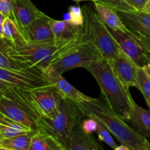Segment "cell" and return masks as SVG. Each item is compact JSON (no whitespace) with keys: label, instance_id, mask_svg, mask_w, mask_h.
<instances>
[{"label":"cell","instance_id":"obj_11","mask_svg":"<svg viewBox=\"0 0 150 150\" xmlns=\"http://www.w3.org/2000/svg\"><path fill=\"white\" fill-rule=\"evenodd\" d=\"M122 51L131 59L139 67H144L149 63L144 49L141 46L133 35L129 32L108 28Z\"/></svg>","mask_w":150,"mask_h":150},{"label":"cell","instance_id":"obj_33","mask_svg":"<svg viewBox=\"0 0 150 150\" xmlns=\"http://www.w3.org/2000/svg\"><path fill=\"white\" fill-rule=\"evenodd\" d=\"M6 16H4V14H2L1 13H0V39L1 38H3V35H2V24L4 23V20L6 18Z\"/></svg>","mask_w":150,"mask_h":150},{"label":"cell","instance_id":"obj_10","mask_svg":"<svg viewBox=\"0 0 150 150\" xmlns=\"http://www.w3.org/2000/svg\"><path fill=\"white\" fill-rule=\"evenodd\" d=\"M41 71L45 81L52 86L63 98L70 100L76 103H80L92 99V98L83 94L70 84L62 76V73L51 66H48Z\"/></svg>","mask_w":150,"mask_h":150},{"label":"cell","instance_id":"obj_40","mask_svg":"<svg viewBox=\"0 0 150 150\" xmlns=\"http://www.w3.org/2000/svg\"><path fill=\"white\" fill-rule=\"evenodd\" d=\"M6 87H7V86H4V84H3V83H0V93H1V90H2V89H4V88H6Z\"/></svg>","mask_w":150,"mask_h":150},{"label":"cell","instance_id":"obj_44","mask_svg":"<svg viewBox=\"0 0 150 150\" xmlns=\"http://www.w3.org/2000/svg\"><path fill=\"white\" fill-rule=\"evenodd\" d=\"M93 150H98V149H94Z\"/></svg>","mask_w":150,"mask_h":150},{"label":"cell","instance_id":"obj_30","mask_svg":"<svg viewBox=\"0 0 150 150\" xmlns=\"http://www.w3.org/2000/svg\"><path fill=\"white\" fill-rule=\"evenodd\" d=\"M13 0H0V13L6 17H10L13 12Z\"/></svg>","mask_w":150,"mask_h":150},{"label":"cell","instance_id":"obj_39","mask_svg":"<svg viewBox=\"0 0 150 150\" xmlns=\"http://www.w3.org/2000/svg\"><path fill=\"white\" fill-rule=\"evenodd\" d=\"M73 1H76V2H79V1H92L93 3L97 2L98 0H73Z\"/></svg>","mask_w":150,"mask_h":150},{"label":"cell","instance_id":"obj_27","mask_svg":"<svg viewBox=\"0 0 150 150\" xmlns=\"http://www.w3.org/2000/svg\"><path fill=\"white\" fill-rule=\"evenodd\" d=\"M67 22L76 25V26H82L84 21V17L82 9L80 7L71 6L69 8V12L64 15V19Z\"/></svg>","mask_w":150,"mask_h":150},{"label":"cell","instance_id":"obj_4","mask_svg":"<svg viewBox=\"0 0 150 150\" xmlns=\"http://www.w3.org/2000/svg\"><path fill=\"white\" fill-rule=\"evenodd\" d=\"M6 40L9 55L26 69H45L56 58L62 46L55 44L29 43L23 38L14 43Z\"/></svg>","mask_w":150,"mask_h":150},{"label":"cell","instance_id":"obj_21","mask_svg":"<svg viewBox=\"0 0 150 150\" xmlns=\"http://www.w3.org/2000/svg\"><path fill=\"white\" fill-rule=\"evenodd\" d=\"M38 130H32L13 137L1 140L2 146L13 150H29L33 136Z\"/></svg>","mask_w":150,"mask_h":150},{"label":"cell","instance_id":"obj_41","mask_svg":"<svg viewBox=\"0 0 150 150\" xmlns=\"http://www.w3.org/2000/svg\"><path fill=\"white\" fill-rule=\"evenodd\" d=\"M0 150H13V149H9V148H7V147H5V146H0Z\"/></svg>","mask_w":150,"mask_h":150},{"label":"cell","instance_id":"obj_38","mask_svg":"<svg viewBox=\"0 0 150 150\" xmlns=\"http://www.w3.org/2000/svg\"><path fill=\"white\" fill-rule=\"evenodd\" d=\"M145 52H146V57H147L148 58V60H149V63H150V50H148V49H144Z\"/></svg>","mask_w":150,"mask_h":150},{"label":"cell","instance_id":"obj_5","mask_svg":"<svg viewBox=\"0 0 150 150\" xmlns=\"http://www.w3.org/2000/svg\"><path fill=\"white\" fill-rule=\"evenodd\" d=\"M81 9L84 17L83 28L87 38L98 48L103 58L107 61L112 59L122 51L120 45L108 27L100 19L96 10L86 5L83 6Z\"/></svg>","mask_w":150,"mask_h":150},{"label":"cell","instance_id":"obj_37","mask_svg":"<svg viewBox=\"0 0 150 150\" xmlns=\"http://www.w3.org/2000/svg\"><path fill=\"white\" fill-rule=\"evenodd\" d=\"M143 10L145 12H147V13H150V1H148L146 3Z\"/></svg>","mask_w":150,"mask_h":150},{"label":"cell","instance_id":"obj_8","mask_svg":"<svg viewBox=\"0 0 150 150\" xmlns=\"http://www.w3.org/2000/svg\"><path fill=\"white\" fill-rule=\"evenodd\" d=\"M84 39L78 48L50 63V66L62 74L77 67H84L103 59L102 54L95 44L89 40L83 31Z\"/></svg>","mask_w":150,"mask_h":150},{"label":"cell","instance_id":"obj_15","mask_svg":"<svg viewBox=\"0 0 150 150\" xmlns=\"http://www.w3.org/2000/svg\"><path fill=\"white\" fill-rule=\"evenodd\" d=\"M45 14L31 0H13L11 18L16 23L21 35L32 22Z\"/></svg>","mask_w":150,"mask_h":150},{"label":"cell","instance_id":"obj_14","mask_svg":"<svg viewBox=\"0 0 150 150\" xmlns=\"http://www.w3.org/2000/svg\"><path fill=\"white\" fill-rule=\"evenodd\" d=\"M129 32L150 40V13L144 10H117Z\"/></svg>","mask_w":150,"mask_h":150},{"label":"cell","instance_id":"obj_24","mask_svg":"<svg viewBox=\"0 0 150 150\" xmlns=\"http://www.w3.org/2000/svg\"><path fill=\"white\" fill-rule=\"evenodd\" d=\"M2 35L3 38L7 40L12 43L21 39L22 35L19 32L18 26L14 21L10 17H7L2 24Z\"/></svg>","mask_w":150,"mask_h":150},{"label":"cell","instance_id":"obj_43","mask_svg":"<svg viewBox=\"0 0 150 150\" xmlns=\"http://www.w3.org/2000/svg\"><path fill=\"white\" fill-rule=\"evenodd\" d=\"M2 146V142H1V139H0V146Z\"/></svg>","mask_w":150,"mask_h":150},{"label":"cell","instance_id":"obj_46","mask_svg":"<svg viewBox=\"0 0 150 150\" xmlns=\"http://www.w3.org/2000/svg\"><path fill=\"white\" fill-rule=\"evenodd\" d=\"M150 1V0H147V1Z\"/></svg>","mask_w":150,"mask_h":150},{"label":"cell","instance_id":"obj_35","mask_svg":"<svg viewBox=\"0 0 150 150\" xmlns=\"http://www.w3.org/2000/svg\"><path fill=\"white\" fill-rule=\"evenodd\" d=\"M114 150H133L128 146H126L125 144H122L120 146H117Z\"/></svg>","mask_w":150,"mask_h":150},{"label":"cell","instance_id":"obj_17","mask_svg":"<svg viewBox=\"0 0 150 150\" xmlns=\"http://www.w3.org/2000/svg\"><path fill=\"white\" fill-rule=\"evenodd\" d=\"M81 122L73 128L64 150H101L92 134H87L83 130Z\"/></svg>","mask_w":150,"mask_h":150},{"label":"cell","instance_id":"obj_28","mask_svg":"<svg viewBox=\"0 0 150 150\" xmlns=\"http://www.w3.org/2000/svg\"><path fill=\"white\" fill-rule=\"evenodd\" d=\"M98 1L106 4L116 10L130 11V10H136L130 4H129L125 0H98Z\"/></svg>","mask_w":150,"mask_h":150},{"label":"cell","instance_id":"obj_32","mask_svg":"<svg viewBox=\"0 0 150 150\" xmlns=\"http://www.w3.org/2000/svg\"><path fill=\"white\" fill-rule=\"evenodd\" d=\"M130 34L133 35V38H134L135 39L137 40V42L140 44L141 46H142V48H144V49L150 50V40H149L143 38V37L139 36V35H134V34H132V33H130Z\"/></svg>","mask_w":150,"mask_h":150},{"label":"cell","instance_id":"obj_16","mask_svg":"<svg viewBox=\"0 0 150 150\" xmlns=\"http://www.w3.org/2000/svg\"><path fill=\"white\" fill-rule=\"evenodd\" d=\"M56 45H62L77 38L81 33L83 25L76 26L64 20L50 21Z\"/></svg>","mask_w":150,"mask_h":150},{"label":"cell","instance_id":"obj_7","mask_svg":"<svg viewBox=\"0 0 150 150\" xmlns=\"http://www.w3.org/2000/svg\"><path fill=\"white\" fill-rule=\"evenodd\" d=\"M16 88L39 118H51L57 114L62 97L52 86L47 84L31 89Z\"/></svg>","mask_w":150,"mask_h":150},{"label":"cell","instance_id":"obj_26","mask_svg":"<svg viewBox=\"0 0 150 150\" xmlns=\"http://www.w3.org/2000/svg\"><path fill=\"white\" fill-rule=\"evenodd\" d=\"M92 118H94V117H92ZM94 119H95V120L97 121V124H98V127H97V130L95 133L98 135L99 140L102 141L103 142L106 144L108 146H109L110 147L112 148L114 150L115 149L117 145L116 142H114L113 137L111 136V133L108 129V127L100 120L96 118Z\"/></svg>","mask_w":150,"mask_h":150},{"label":"cell","instance_id":"obj_1","mask_svg":"<svg viewBox=\"0 0 150 150\" xmlns=\"http://www.w3.org/2000/svg\"><path fill=\"white\" fill-rule=\"evenodd\" d=\"M92 75L101 89V96L111 109L128 120L133 110V99L129 92L113 71L105 59L95 61L86 67Z\"/></svg>","mask_w":150,"mask_h":150},{"label":"cell","instance_id":"obj_2","mask_svg":"<svg viewBox=\"0 0 150 150\" xmlns=\"http://www.w3.org/2000/svg\"><path fill=\"white\" fill-rule=\"evenodd\" d=\"M86 117L98 119L105 124L111 134L122 144L133 149H146L150 142L144 136L136 133L126 121L114 112L102 96L77 103Z\"/></svg>","mask_w":150,"mask_h":150},{"label":"cell","instance_id":"obj_3","mask_svg":"<svg viewBox=\"0 0 150 150\" xmlns=\"http://www.w3.org/2000/svg\"><path fill=\"white\" fill-rule=\"evenodd\" d=\"M84 117V114L77 103L62 98L54 117H40L38 119V130L55 138L64 150L74 127Z\"/></svg>","mask_w":150,"mask_h":150},{"label":"cell","instance_id":"obj_47","mask_svg":"<svg viewBox=\"0 0 150 150\" xmlns=\"http://www.w3.org/2000/svg\"></svg>","mask_w":150,"mask_h":150},{"label":"cell","instance_id":"obj_18","mask_svg":"<svg viewBox=\"0 0 150 150\" xmlns=\"http://www.w3.org/2000/svg\"><path fill=\"white\" fill-rule=\"evenodd\" d=\"M126 122L137 133L144 137H150V109L146 110L133 102V110Z\"/></svg>","mask_w":150,"mask_h":150},{"label":"cell","instance_id":"obj_42","mask_svg":"<svg viewBox=\"0 0 150 150\" xmlns=\"http://www.w3.org/2000/svg\"><path fill=\"white\" fill-rule=\"evenodd\" d=\"M133 150H150V146L146 148V149H133Z\"/></svg>","mask_w":150,"mask_h":150},{"label":"cell","instance_id":"obj_34","mask_svg":"<svg viewBox=\"0 0 150 150\" xmlns=\"http://www.w3.org/2000/svg\"><path fill=\"white\" fill-rule=\"evenodd\" d=\"M10 122H12L11 120L8 119L5 116L3 115L1 113H0V123L1 124H7V123Z\"/></svg>","mask_w":150,"mask_h":150},{"label":"cell","instance_id":"obj_22","mask_svg":"<svg viewBox=\"0 0 150 150\" xmlns=\"http://www.w3.org/2000/svg\"><path fill=\"white\" fill-rule=\"evenodd\" d=\"M0 67L18 70H27L9 55L7 40L4 38L0 39Z\"/></svg>","mask_w":150,"mask_h":150},{"label":"cell","instance_id":"obj_45","mask_svg":"<svg viewBox=\"0 0 150 150\" xmlns=\"http://www.w3.org/2000/svg\"><path fill=\"white\" fill-rule=\"evenodd\" d=\"M0 97H1V93H0Z\"/></svg>","mask_w":150,"mask_h":150},{"label":"cell","instance_id":"obj_36","mask_svg":"<svg viewBox=\"0 0 150 150\" xmlns=\"http://www.w3.org/2000/svg\"><path fill=\"white\" fill-rule=\"evenodd\" d=\"M143 69L144 70V71L146 72V73L147 74V76H149V78L150 79V63H148L147 64H146V65L143 67Z\"/></svg>","mask_w":150,"mask_h":150},{"label":"cell","instance_id":"obj_29","mask_svg":"<svg viewBox=\"0 0 150 150\" xmlns=\"http://www.w3.org/2000/svg\"><path fill=\"white\" fill-rule=\"evenodd\" d=\"M81 126L85 133L87 134H92L94 132H96L98 124L95 119L92 117H87L86 120H82Z\"/></svg>","mask_w":150,"mask_h":150},{"label":"cell","instance_id":"obj_12","mask_svg":"<svg viewBox=\"0 0 150 150\" xmlns=\"http://www.w3.org/2000/svg\"><path fill=\"white\" fill-rule=\"evenodd\" d=\"M51 19V17L44 14L32 22L21 33L24 40L32 44H55Z\"/></svg>","mask_w":150,"mask_h":150},{"label":"cell","instance_id":"obj_6","mask_svg":"<svg viewBox=\"0 0 150 150\" xmlns=\"http://www.w3.org/2000/svg\"><path fill=\"white\" fill-rule=\"evenodd\" d=\"M0 113L30 130H38L39 117L21 97L16 87L7 86L1 90Z\"/></svg>","mask_w":150,"mask_h":150},{"label":"cell","instance_id":"obj_19","mask_svg":"<svg viewBox=\"0 0 150 150\" xmlns=\"http://www.w3.org/2000/svg\"><path fill=\"white\" fill-rule=\"evenodd\" d=\"M94 4H95V10L100 19L105 23L107 27L115 30L129 32V30L121 20L118 13H117V10L106 4L98 1L95 2Z\"/></svg>","mask_w":150,"mask_h":150},{"label":"cell","instance_id":"obj_13","mask_svg":"<svg viewBox=\"0 0 150 150\" xmlns=\"http://www.w3.org/2000/svg\"><path fill=\"white\" fill-rule=\"evenodd\" d=\"M108 62L114 73L126 88L138 87L137 73L139 67L122 51Z\"/></svg>","mask_w":150,"mask_h":150},{"label":"cell","instance_id":"obj_20","mask_svg":"<svg viewBox=\"0 0 150 150\" xmlns=\"http://www.w3.org/2000/svg\"><path fill=\"white\" fill-rule=\"evenodd\" d=\"M29 150H64L54 137L45 132L39 130L33 136Z\"/></svg>","mask_w":150,"mask_h":150},{"label":"cell","instance_id":"obj_23","mask_svg":"<svg viewBox=\"0 0 150 150\" xmlns=\"http://www.w3.org/2000/svg\"><path fill=\"white\" fill-rule=\"evenodd\" d=\"M32 130L16 122H10L7 124H1L0 123V139H7V138L13 137L21 133Z\"/></svg>","mask_w":150,"mask_h":150},{"label":"cell","instance_id":"obj_25","mask_svg":"<svg viewBox=\"0 0 150 150\" xmlns=\"http://www.w3.org/2000/svg\"><path fill=\"white\" fill-rule=\"evenodd\" d=\"M137 89L143 95L150 109V79L143 67H139L137 73Z\"/></svg>","mask_w":150,"mask_h":150},{"label":"cell","instance_id":"obj_9","mask_svg":"<svg viewBox=\"0 0 150 150\" xmlns=\"http://www.w3.org/2000/svg\"><path fill=\"white\" fill-rule=\"evenodd\" d=\"M0 83L6 86L31 89L47 85L42 71L35 68L27 70H12L0 67Z\"/></svg>","mask_w":150,"mask_h":150},{"label":"cell","instance_id":"obj_31","mask_svg":"<svg viewBox=\"0 0 150 150\" xmlns=\"http://www.w3.org/2000/svg\"><path fill=\"white\" fill-rule=\"evenodd\" d=\"M129 4L137 10H143L147 0H125Z\"/></svg>","mask_w":150,"mask_h":150}]
</instances>
